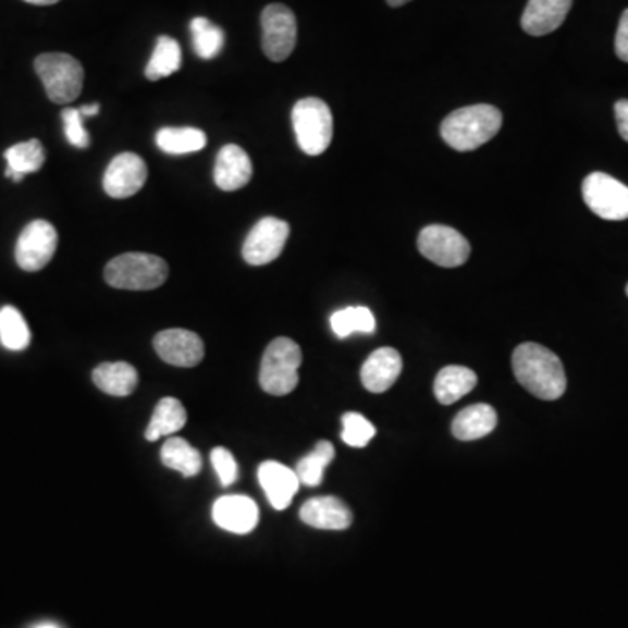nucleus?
Listing matches in <instances>:
<instances>
[{"mask_svg":"<svg viewBox=\"0 0 628 628\" xmlns=\"http://www.w3.org/2000/svg\"><path fill=\"white\" fill-rule=\"evenodd\" d=\"M259 482L269 503L276 510H285L299 491L300 480L294 470L278 461H266L259 468Z\"/></svg>","mask_w":628,"mask_h":628,"instance_id":"obj_19","label":"nucleus"},{"mask_svg":"<svg viewBox=\"0 0 628 628\" xmlns=\"http://www.w3.org/2000/svg\"><path fill=\"white\" fill-rule=\"evenodd\" d=\"M167 278V260L141 251L115 257L106 268V282L121 291H155Z\"/></svg>","mask_w":628,"mask_h":628,"instance_id":"obj_4","label":"nucleus"},{"mask_svg":"<svg viewBox=\"0 0 628 628\" xmlns=\"http://www.w3.org/2000/svg\"><path fill=\"white\" fill-rule=\"evenodd\" d=\"M402 367L404 361L395 347H379L361 367V384L370 393L387 392L401 378Z\"/></svg>","mask_w":628,"mask_h":628,"instance_id":"obj_15","label":"nucleus"},{"mask_svg":"<svg viewBox=\"0 0 628 628\" xmlns=\"http://www.w3.org/2000/svg\"><path fill=\"white\" fill-rule=\"evenodd\" d=\"M627 295H628V285H627Z\"/></svg>","mask_w":628,"mask_h":628,"instance_id":"obj_41","label":"nucleus"},{"mask_svg":"<svg viewBox=\"0 0 628 628\" xmlns=\"http://www.w3.org/2000/svg\"><path fill=\"white\" fill-rule=\"evenodd\" d=\"M386 2L392 5V8H401V5L407 4L410 0H386Z\"/></svg>","mask_w":628,"mask_h":628,"instance_id":"obj_39","label":"nucleus"},{"mask_svg":"<svg viewBox=\"0 0 628 628\" xmlns=\"http://www.w3.org/2000/svg\"><path fill=\"white\" fill-rule=\"evenodd\" d=\"M418 248L440 268H459L470 259L471 246L456 229L433 224L422 229L418 237Z\"/></svg>","mask_w":628,"mask_h":628,"instance_id":"obj_7","label":"nucleus"},{"mask_svg":"<svg viewBox=\"0 0 628 628\" xmlns=\"http://www.w3.org/2000/svg\"><path fill=\"white\" fill-rule=\"evenodd\" d=\"M300 520L315 529L343 531L353 522V514L344 501L334 496L312 497L300 508Z\"/></svg>","mask_w":628,"mask_h":628,"instance_id":"obj_18","label":"nucleus"},{"mask_svg":"<svg viewBox=\"0 0 628 628\" xmlns=\"http://www.w3.org/2000/svg\"><path fill=\"white\" fill-rule=\"evenodd\" d=\"M93 383L110 396H128L138 386V372L126 361L98 365L93 370Z\"/></svg>","mask_w":628,"mask_h":628,"instance_id":"obj_21","label":"nucleus"},{"mask_svg":"<svg viewBox=\"0 0 628 628\" xmlns=\"http://www.w3.org/2000/svg\"><path fill=\"white\" fill-rule=\"evenodd\" d=\"M0 343L11 352H22L30 344V329L27 321L13 306L0 309Z\"/></svg>","mask_w":628,"mask_h":628,"instance_id":"obj_29","label":"nucleus"},{"mask_svg":"<svg viewBox=\"0 0 628 628\" xmlns=\"http://www.w3.org/2000/svg\"><path fill=\"white\" fill-rule=\"evenodd\" d=\"M479 383V378L473 370L461 365H448L440 370L435 379L436 401L442 405H451L473 390Z\"/></svg>","mask_w":628,"mask_h":628,"instance_id":"obj_22","label":"nucleus"},{"mask_svg":"<svg viewBox=\"0 0 628 628\" xmlns=\"http://www.w3.org/2000/svg\"><path fill=\"white\" fill-rule=\"evenodd\" d=\"M81 115L84 118H93V115H98L100 112V106L98 103H91V106H84L79 109Z\"/></svg>","mask_w":628,"mask_h":628,"instance_id":"obj_37","label":"nucleus"},{"mask_svg":"<svg viewBox=\"0 0 628 628\" xmlns=\"http://www.w3.org/2000/svg\"><path fill=\"white\" fill-rule=\"evenodd\" d=\"M211 465L216 468L217 475L222 485L229 488L237 480V463L233 454L227 448L216 447L211 451Z\"/></svg>","mask_w":628,"mask_h":628,"instance_id":"obj_34","label":"nucleus"},{"mask_svg":"<svg viewBox=\"0 0 628 628\" xmlns=\"http://www.w3.org/2000/svg\"><path fill=\"white\" fill-rule=\"evenodd\" d=\"M156 144L167 155H190L205 149L207 135L198 128H163L156 135Z\"/></svg>","mask_w":628,"mask_h":628,"instance_id":"obj_27","label":"nucleus"},{"mask_svg":"<svg viewBox=\"0 0 628 628\" xmlns=\"http://www.w3.org/2000/svg\"><path fill=\"white\" fill-rule=\"evenodd\" d=\"M62 119L69 144L75 149H88L91 138H89V133L84 128V119L79 109H71L69 107V109L63 110Z\"/></svg>","mask_w":628,"mask_h":628,"instance_id":"obj_33","label":"nucleus"},{"mask_svg":"<svg viewBox=\"0 0 628 628\" xmlns=\"http://www.w3.org/2000/svg\"><path fill=\"white\" fill-rule=\"evenodd\" d=\"M36 628H60V627H57V625H53V624H45V625H39V627H36Z\"/></svg>","mask_w":628,"mask_h":628,"instance_id":"obj_40","label":"nucleus"},{"mask_svg":"<svg viewBox=\"0 0 628 628\" xmlns=\"http://www.w3.org/2000/svg\"><path fill=\"white\" fill-rule=\"evenodd\" d=\"M147 167L140 156L123 152L115 156L103 175V189L110 198H132L146 185Z\"/></svg>","mask_w":628,"mask_h":628,"instance_id":"obj_12","label":"nucleus"},{"mask_svg":"<svg viewBox=\"0 0 628 628\" xmlns=\"http://www.w3.org/2000/svg\"><path fill=\"white\" fill-rule=\"evenodd\" d=\"M512 367L517 381L541 401H557L566 392L563 361L549 347L537 343L520 344L512 356Z\"/></svg>","mask_w":628,"mask_h":628,"instance_id":"obj_1","label":"nucleus"},{"mask_svg":"<svg viewBox=\"0 0 628 628\" xmlns=\"http://www.w3.org/2000/svg\"><path fill=\"white\" fill-rule=\"evenodd\" d=\"M291 225L285 220L266 217L251 229L243 243V259L246 264L266 266L282 256Z\"/></svg>","mask_w":628,"mask_h":628,"instance_id":"obj_10","label":"nucleus"},{"mask_svg":"<svg viewBox=\"0 0 628 628\" xmlns=\"http://www.w3.org/2000/svg\"><path fill=\"white\" fill-rule=\"evenodd\" d=\"M303 364V352L299 344L288 337L274 338L266 347L260 364L259 383L266 393L273 396H285L294 392L299 384V367Z\"/></svg>","mask_w":628,"mask_h":628,"instance_id":"obj_3","label":"nucleus"},{"mask_svg":"<svg viewBox=\"0 0 628 628\" xmlns=\"http://www.w3.org/2000/svg\"><path fill=\"white\" fill-rule=\"evenodd\" d=\"M616 124L619 137L628 144V100H618L615 106Z\"/></svg>","mask_w":628,"mask_h":628,"instance_id":"obj_36","label":"nucleus"},{"mask_svg":"<svg viewBox=\"0 0 628 628\" xmlns=\"http://www.w3.org/2000/svg\"><path fill=\"white\" fill-rule=\"evenodd\" d=\"M330 327H332L334 334L338 338L349 337L355 332L372 334L373 330H375V318H373L369 308L353 306V308H344L334 312L332 318H330Z\"/></svg>","mask_w":628,"mask_h":628,"instance_id":"obj_28","label":"nucleus"},{"mask_svg":"<svg viewBox=\"0 0 628 628\" xmlns=\"http://www.w3.org/2000/svg\"><path fill=\"white\" fill-rule=\"evenodd\" d=\"M497 424L496 410L488 404H475L457 414L453 421V435L463 442L483 439Z\"/></svg>","mask_w":628,"mask_h":628,"instance_id":"obj_20","label":"nucleus"},{"mask_svg":"<svg viewBox=\"0 0 628 628\" xmlns=\"http://www.w3.org/2000/svg\"><path fill=\"white\" fill-rule=\"evenodd\" d=\"M503 115L492 106H470L454 110L442 121L440 135L457 152H470L496 137Z\"/></svg>","mask_w":628,"mask_h":628,"instance_id":"obj_2","label":"nucleus"},{"mask_svg":"<svg viewBox=\"0 0 628 628\" xmlns=\"http://www.w3.org/2000/svg\"><path fill=\"white\" fill-rule=\"evenodd\" d=\"M161 461L167 468L178 471L184 477H196L202 468L201 454L187 440L178 436L167 440V444L161 448Z\"/></svg>","mask_w":628,"mask_h":628,"instance_id":"obj_25","label":"nucleus"},{"mask_svg":"<svg viewBox=\"0 0 628 628\" xmlns=\"http://www.w3.org/2000/svg\"><path fill=\"white\" fill-rule=\"evenodd\" d=\"M583 201L604 220L628 219V187L607 173H590L583 181Z\"/></svg>","mask_w":628,"mask_h":628,"instance_id":"obj_8","label":"nucleus"},{"mask_svg":"<svg viewBox=\"0 0 628 628\" xmlns=\"http://www.w3.org/2000/svg\"><path fill=\"white\" fill-rule=\"evenodd\" d=\"M341 436H343L344 444L349 445V447L361 448L369 445L370 440L375 436V428L361 414L347 412L343 416Z\"/></svg>","mask_w":628,"mask_h":628,"instance_id":"obj_32","label":"nucleus"},{"mask_svg":"<svg viewBox=\"0 0 628 628\" xmlns=\"http://www.w3.org/2000/svg\"><path fill=\"white\" fill-rule=\"evenodd\" d=\"M182 49L175 39L161 36L156 42L155 53L146 66V77L149 81L164 79L181 71Z\"/></svg>","mask_w":628,"mask_h":628,"instance_id":"obj_26","label":"nucleus"},{"mask_svg":"<svg viewBox=\"0 0 628 628\" xmlns=\"http://www.w3.org/2000/svg\"><path fill=\"white\" fill-rule=\"evenodd\" d=\"M36 72L45 84L49 100L58 106L71 103L83 91L84 69L71 54H40L36 60Z\"/></svg>","mask_w":628,"mask_h":628,"instance_id":"obj_6","label":"nucleus"},{"mask_svg":"<svg viewBox=\"0 0 628 628\" xmlns=\"http://www.w3.org/2000/svg\"><path fill=\"white\" fill-rule=\"evenodd\" d=\"M190 32H193L194 51L202 60H213L224 49V30L213 25L210 20L194 19L190 22Z\"/></svg>","mask_w":628,"mask_h":628,"instance_id":"obj_31","label":"nucleus"},{"mask_svg":"<svg viewBox=\"0 0 628 628\" xmlns=\"http://www.w3.org/2000/svg\"><path fill=\"white\" fill-rule=\"evenodd\" d=\"M57 246V229L48 220H34L20 234L14 257L23 271L37 273L51 262Z\"/></svg>","mask_w":628,"mask_h":628,"instance_id":"obj_11","label":"nucleus"},{"mask_svg":"<svg viewBox=\"0 0 628 628\" xmlns=\"http://www.w3.org/2000/svg\"><path fill=\"white\" fill-rule=\"evenodd\" d=\"M251 175H254L251 159L242 147L229 144L220 149L213 170V178L219 189L225 193L243 189L251 181Z\"/></svg>","mask_w":628,"mask_h":628,"instance_id":"obj_16","label":"nucleus"},{"mask_svg":"<svg viewBox=\"0 0 628 628\" xmlns=\"http://www.w3.org/2000/svg\"><path fill=\"white\" fill-rule=\"evenodd\" d=\"M335 448L334 445L323 440V442H318L317 447L308 456L300 459L299 465H297V477H299L300 483L304 485H309V488H317L323 482V475H325L327 466L334 461Z\"/></svg>","mask_w":628,"mask_h":628,"instance_id":"obj_30","label":"nucleus"},{"mask_svg":"<svg viewBox=\"0 0 628 628\" xmlns=\"http://www.w3.org/2000/svg\"><path fill=\"white\" fill-rule=\"evenodd\" d=\"M615 51L616 57H618L621 62L628 63V10H625L621 19H619L618 30H616Z\"/></svg>","mask_w":628,"mask_h":628,"instance_id":"obj_35","label":"nucleus"},{"mask_svg":"<svg viewBox=\"0 0 628 628\" xmlns=\"http://www.w3.org/2000/svg\"><path fill=\"white\" fill-rule=\"evenodd\" d=\"M292 123L303 152L320 156L329 149L334 137V118L325 101L320 98L297 101L292 110Z\"/></svg>","mask_w":628,"mask_h":628,"instance_id":"obj_5","label":"nucleus"},{"mask_svg":"<svg viewBox=\"0 0 628 628\" xmlns=\"http://www.w3.org/2000/svg\"><path fill=\"white\" fill-rule=\"evenodd\" d=\"M262 49L271 62H285L297 45V20L283 4H271L262 11Z\"/></svg>","mask_w":628,"mask_h":628,"instance_id":"obj_9","label":"nucleus"},{"mask_svg":"<svg viewBox=\"0 0 628 628\" xmlns=\"http://www.w3.org/2000/svg\"><path fill=\"white\" fill-rule=\"evenodd\" d=\"M25 2L36 5H53L57 4V2H60V0H25Z\"/></svg>","mask_w":628,"mask_h":628,"instance_id":"obj_38","label":"nucleus"},{"mask_svg":"<svg viewBox=\"0 0 628 628\" xmlns=\"http://www.w3.org/2000/svg\"><path fill=\"white\" fill-rule=\"evenodd\" d=\"M571 8L572 0H529L520 25L529 36H549L566 22Z\"/></svg>","mask_w":628,"mask_h":628,"instance_id":"obj_17","label":"nucleus"},{"mask_svg":"<svg viewBox=\"0 0 628 628\" xmlns=\"http://www.w3.org/2000/svg\"><path fill=\"white\" fill-rule=\"evenodd\" d=\"M155 349L161 360L173 367H196L205 358V344L190 330L172 329L159 332L155 337Z\"/></svg>","mask_w":628,"mask_h":628,"instance_id":"obj_13","label":"nucleus"},{"mask_svg":"<svg viewBox=\"0 0 628 628\" xmlns=\"http://www.w3.org/2000/svg\"><path fill=\"white\" fill-rule=\"evenodd\" d=\"M213 522L234 534H248L259 524V506L248 496H222L211 510Z\"/></svg>","mask_w":628,"mask_h":628,"instance_id":"obj_14","label":"nucleus"},{"mask_svg":"<svg viewBox=\"0 0 628 628\" xmlns=\"http://www.w3.org/2000/svg\"><path fill=\"white\" fill-rule=\"evenodd\" d=\"M5 176L13 182H22L28 173L39 172L46 161L45 147L39 140L22 141L5 150Z\"/></svg>","mask_w":628,"mask_h":628,"instance_id":"obj_23","label":"nucleus"},{"mask_svg":"<svg viewBox=\"0 0 628 628\" xmlns=\"http://www.w3.org/2000/svg\"><path fill=\"white\" fill-rule=\"evenodd\" d=\"M185 422H187V412H185L184 405L176 398L168 396L156 405L155 414L146 430V439L149 442H156L161 436L173 435L185 427Z\"/></svg>","mask_w":628,"mask_h":628,"instance_id":"obj_24","label":"nucleus"}]
</instances>
